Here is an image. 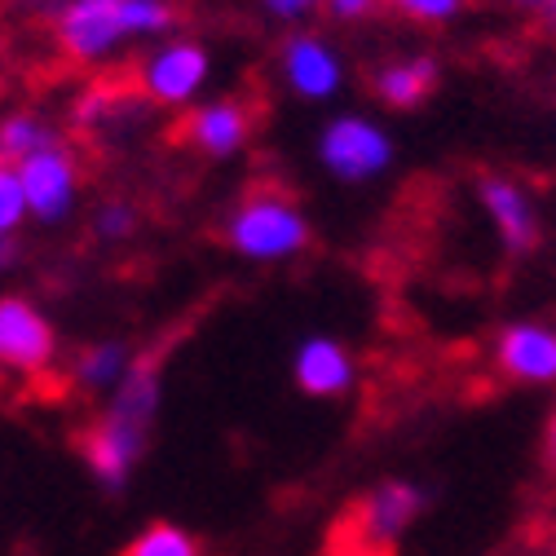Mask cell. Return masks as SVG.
Wrapping results in <instances>:
<instances>
[{"label": "cell", "instance_id": "1", "mask_svg": "<svg viewBox=\"0 0 556 556\" xmlns=\"http://www.w3.org/2000/svg\"><path fill=\"white\" fill-rule=\"evenodd\" d=\"M160 410H164V363L160 354H137L124 384L98 402V415L76 442L89 477L106 495H119L132 481V472L147 464V451L160 429Z\"/></svg>", "mask_w": 556, "mask_h": 556}, {"label": "cell", "instance_id": "2", "mask_svg": "<svg viewBox=\"0 0 556 556\" xmlns=\"http://www.w3.org/2000/svg\"><path fill=\"white\" fill-rule=\"evenodd\" d=\"M173 27V0H62L53 14L58 49L85 66L115 58L132 40H164Z\"/></svg>", "mask_w": 556, "mask_h": 556}, {"label": "cell", "instance_id": "3", "mask_svg": "<svg viewBox=\"0 0 556 556\" xmlns=\"http://www.w3.org/2000/svg\"><path fill=\"white\" fill-rule=\"evenodd\" d=\"M222 243L248 265H288L309 252L314 222L292 190L256 186L226 213Z\"/></svg>", "mask_w": 556, "mask_h": 556}, {"label": "cell", "instance_id": "4", "mask_svg": "<svg viewBox=\"0 0 556 556\" xmlns=\"http://www.w3.org/2000/svg\"><path fill=\"white\" fill-rule=\"evenodd\" d=\"M429 508V491L410 477H384L344 508L327 534V556H397L402 539Z\"/></svg>", "mask_w": 556, "mask_h": 556}, {"label": "cell", "instance_id": "5", "mask_svg": "<svg viewBox=\"0 0 556 556\" xmlns=\"http://www.w3.org/2000/svg\"><path fill=\"white\" fill-rule=\"evenodd\" d=\"M314 155L331 181L371 186V181L389 177V168L397 160V142L380 119H371L363 111H340L318 128Z\"/></svg>", "mask_w": 556, "mask_h": 556}, {"label": "cell", "instance_id": "6", "mask_svg": "<svg viewBox=\"0 0 556 556\" xmlns=\"http://www.w3.org/2000/svg\"><path fill=\"white\" fill-rule=\"evenodd\" d=\"M207 80H213V49L190 36H164L137 62V93L151 106H194Z\"/></svg>", "mask_w": 556, "mask_h": 556}, {"label": "cell", "instance_id": "7", "mask_svg": "<svg viewBox=\"0 0 556 556\" xmlns=\"http://www.w3.org/2000/svg\"><path fill=\"white\" fill-rule=\"evenodd\" d=\"M27 190V217L36 226H66L85 194V164L72 142H53L18 164Z\"/></svg>", "mask_w": 556, "mask_h": 556}, {"label": "cell", "instance_id": "8", "mask_svg": "<svg viewBox=\"0 0 556 556\" xmlns=\"http://www.w3.org/2000/svg\"><path fill=\"white\" fill-rule=\"evenodd\" d=\"M58 367V331L49 314L18 292H0V371L36 380Z\"/></svg>", "mask_w": 556, "mask_h": 556}, {"label": "cell", "instance_id": "9", "mask_svg": "<svg viewBox=\"0 0 556 556\" xmlns=\"http://www.w3.org/2000/svg\"><path fill=\"white\" fill-rule=\"evenodd\" d=\"M274 72L296 102H331L350 80V62L323 31H292L278 45Z\"/></svg>", "mask_w": 556, "mask_h": 556}, {"label": "cell", "instance_id": "10", "mask_svg": "<svg viewBox=\"0 0 556 556\" xmlns=\"http://www.w3.org/2000/svg\"><path fill=\"white\" fill-rule=\"evenodd\" d=\"M491 363L508 384L556 389V327L539 318L504 323L491 340Z\"/></svg>", "mask_w": 556, "mask_h": 556}, {"label": "cell", "instance_id": "11", "mask_svg": "<svg viewBox=\"0 0 556 556\" xmlns=\"http://www.w3.org/2000/svg\"><path fill=\"white\" fill-rule=\"evenodd\" d=\"M477 203L485 222L495 226L500 248L508 256H530L543 243V217H539V203L530 194V186H521L517 177L504 173H485L477 177Z\"/></svg>", "mask_w": 556, "mask_h": 556}, {"label": "cell", "instance_id": "12", "mask_svg": "<svg viewBox=\"0 0 556 556\" xmlns=\"http://www.w3.org/2000/svg\"><path fill=\"white\" fill-rule=\"evenodd\" d=\"M181 142L203 160H235L252 142V111L239 98L194 102L181 119Z\"/></svg>", "mask_w": 556, "mask_h": 556}, {"label": "cell", "instance_id": "13", "mask_svg": "<svg viewBox=\"0 0 556 556\" xmlns=\"http://www.w3.org/2000/svg\"><path fill=\"white\" fill-rule=\"evenodd\" d=\"M292 380L305 397L336 402L358 389V358L340 336H305L292 354Z\"/></svg>", "mask_w": 556, "mask_h": 556}, {"label": "cell", "instance_id": "14", "mask_svg": "<svg viewBox=\"0 0 556 556\" xmlns=\"http://www.w3.org/2000/svg\"><path fill=\"white\" fill-rule=\"evenodd\" d=\"M137 363V350L119 336H102V340H89L72 354V367H66V380L80 397H93L102 402L106 393H115L124 384V376L132 371Z\"/></svg>", "mask_w": 556, "mask_h": 556}, {"label": "cell", "instance_id": "15", "mask_svg": "<svg viewBox=\"0 0 556 556\" xmlns=\"http://www.w3.org/2000/svg\"><path fill=\"white\" fill-rule=\"evenodd\" d=\"M442 85V66L433 53H410V58H393L371 72V93L380 98V106L389 111H415L425 106Z\"/></svg>", "mask_w": 556, "mask_h": 556}, {"label": "cell", "instance_id": "16", "mask_svg": "<svg viewBox=\"0 0 556 556\" xmlns=\"http://www.w3.org/2000/svg\"><path fill=\"white\" fill-rule=\"evenodd\" d=\"M62 142V128L40 111H10L0 115V164H23L27 155Z\"/></svg>", "mask_w": 556, "mask_h": 556}, {"label": "cell", "instance_id": "17", "mask_svg": "<svg viewBox=\"0 0 556 556\" xmlns=\"http://www.w3.org/2000/svg\"><path fill=\"white\" fill-rule=\"evenodd\" d=\"M119 556H203V543L177 521H151L124 543Z\"/></svg>", "mask_w": 556, "mask_h": 556}, {"label": "cell", "instance_id": "18", "mask_svg": "<svg viewBox=\"0 0 556 556\" xmlns=\"http://www.w3.org/2000/svg\"><path fill=\"white\" fill-rule=\"evenodd\" d=\"M128 111V98H119L115 89H106V85H93V89H85L76 102H72V124L80 128V132H111L115 128V119Z\"/></svg>", "mask_w": 556, "mask_h": 556}, {"label": "cell", "instance_id": "19", "mask_svg": "<svg viewBox=\"0 0 556 556\" xmlns=\"http://www.w3.org/2000/svg\"><path fill=\"white\" fill-rule=\"evenodd\" d=\"M27 190L18 177V164H0V235H14L27 226Z\"/></svg>", "mask_w": 556, "mask_h": 556}, {"label": "cell", "instance_id": "20", "mask_svg": "<svg viewBox=\"0 0 556 556\" xmlns=\"http://www.w3.org/2000/svg\"><path fill=\"white\" fill-rule=\"evenodd\" d=\"M137 226H142V217H137V207L128 199H106L93 213V235L102 243H128L137 235Z\"/></svg>", "mask_w": 556, "mask_h": 556}, {"label": "cell", "instance_id": "21", "mask_svg": "<svg viewBox=\"0 0 556 556\" xmlns=\"http://www.w3.org/2000/svg\"><path fill=\"white\" fill-rule=\"evenodd\" d=\"M464 5L468 0H397V10L420 27H446L464 14Z\"/></svg>", "mask_w": 556, "mask_h": 556}, {"label": "cell", "instance_id": "22", "mask_svg": "<svg viewBox=\"0 0 556 556\" xmlns=\"http://www.w3.org/2000/svg\"><path fill=\"white\" fill-rule=\"evenodd\" d=\"M256 5H261V14H265L269 23L296 27V23H309V18L323 10V0H256Z\"/></svg>", "mask_w": 556, "mask_h": 556}, {"label": "cell", "instance_id": "23", "mask_svg": "<svg viewBox=\"0 0 556 556\" xmlns=\"http://www.w3.org/2000/svg\"><path fill=\"white\" fill-rule=\"evenodd\" d=\"M323 10L336 23H363L376 10V0H323Z\"/></svg>", "mask_w": 556, "mask_h": 556}, {"label": "cell", "instance_id": "24", "mask_svg": "<svg viewBox=\"0 0 556 556\" xmlns=\"http://www.w3.org/2000/svg\"><path fill=\"white\" fill-rule=\"evenodd\" d=\"M508 5L517 14H530V18L547 23V27H556V0H508Z\"/></svg>", "mask_w": 556, "mask_h": 556}, {"label": "cell", "instance_id": "25", "mask_svg": "<svg viewBox=\"0 0 556 556\" xmlns=\"http://www.w3.org/2000/svg\"><path fill=\"white\" fill-rule=\"evenodd\" d=\"M18 261H23L18 239H14V235H0V278L14 274V269H18Z\"/></svg>", "mask_w": 556, "mask_h": 556}, {"label": "cell", "instance_id": "26", "mask_svg": "<svg viewBox=\"0 0 556 556\" xmlns=\"http://www.w3.org/2000/svg\"><path fill=\"white\" fill-rule=\"evenodd\" d=\"M543 459H547V468L556 472V410H552V420H547V433H543Z\"/></svg>", "mask_w": 556, "mask_h": 556}, {"label": "cell", "instance_id": "27", "mask_svg": "<svg viewBox=\"0 0 556 556\" xmlns=\"http://www.w3.org/2000/svg\"><path fill=\"white\" fill-rule=\"evenodd\" d=\"M384 5H397V0H384Z\"/></svg>", "mask_w": 556, "mask_h": 556}]
</instances>
